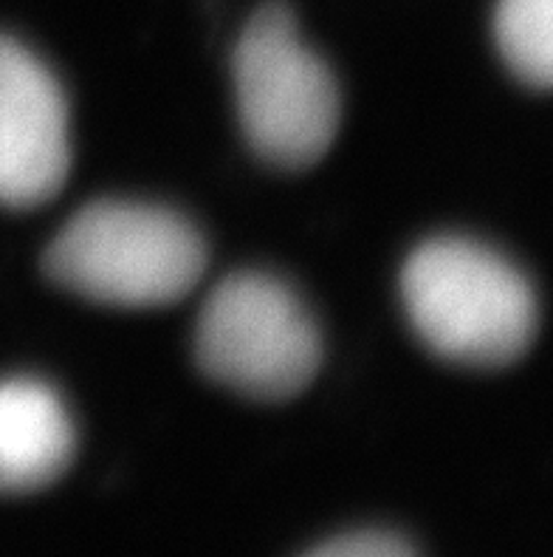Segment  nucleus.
<instances>
[{
	"label": "nucleus",
	"mask_w": 553,
	"mask_h": 557,
	"mask_svg": "<svg viewBox=\"0 0 553 557\" xmlns=\"http://www.w3.org/2000/svg\"><path fill=\"white\" fill-rule=\"evenodd\" d=\"M74 422L51 385L35 376L0 382V493H32L63 475Z\"/></svg>",
	"instance_id": "423d86ee"
},
{
	"label": "nucleus",
	"mask_w": 553,
	"mask_h": 557,
	"mask_svg": "<svg viewBox=\"0 0 553 557\" xmlns=\"http://www.w3.org/2000/svg\"><path fill=\"white\" fill-rule=\"evenodd\" d=\"M42 267L54 283L108 306L178 304L206 269V247L187 219L136 201H93L60 230Z\"/></svg>",
	"instance_id": "f03ea898"
},
{
	"label": "nucleus",
	"mask_w": 553,
	"mask_h": 557,
	"mask_svg": "<svg viewBox=\"0 0 553 557\" xmlns=\"http://www.w3.org/2000/svg\"><path fill=\"white\" fill-rule=\"evenodd\" d=\"M305 557H415L404 541L387 532H356L319 546Z\"/></svg>",
	"instance_id": "6e6552de"
},
{
	"label": "nucleus",
	"mask_w": 553,
	"mask_h": 557,
	"mask_svg": "<svg viewBox=\"0 0 553 557\" xmlns=\"http://www.w3.org/2000/svg\"><path fill=\"white\" fill-rule=\"evenodd\" d=\"M68 168V108L60 85L32 51L0 37V205H46L63 190Z\"/></svg>",
	"instance_id": "39448f33"
},
{
	"label": "nucleus",
	"mask_w": 553,
	"mask_h": 557,
	"mask_svg": "<svg viewBox=\"0 0 553 557\" xmlns=\"http://www.w3.org/2000/svg\"><path fill=\"white\" fill-rule=\"evenodd\" d=\"M235 91L246 139L268 164L311 168L337 139L334 74L300 40L282 3H268L246 23L235 51Z\"/></svg>",
	"instance_id": "7ed1b4c3"
},
{
	"label": "nucleus",
	"mask_w": 553,
	"mask_h": 557,
	"mask_svg": "<svg viewBox=\"0 0 553 557\" xmlns=\"http://www.w3.org/2000/svg\"><path fill=\"white\" fill-rule=\"evenodd\" d=\"M401 295L420 339L457 366H508L537 332V297L523 272L469 238L420 244L404 263Z\"/></svg>",
	"instance_id": "f257e3e1"
},
{
	"label": "nucleus",
	"mask_w": 553,
	"mask_h": 557,
	"mask_svg": "<svg viewBox=\"0 0 553 557\" xmlns=\"http://www.w3.org/2000/svg\"><path fill=\"white\" fill-rule=\"evenodd\" d=\"M494 37L508 69L533 88L553 77V0H498Z\"/></svg>",
	"instance_id": "0eeeda50"
},
{
	"label": "nucleus",
	"mask_w": 553,
	"mask_h": 557,
	"mask_svg": "<svg viewBox=\"0 0 553 557\" xmlns=\"http://www.w3.org/2000/svg\"><path fill=\"white\" fill-rule=\"evenodd\" d=\"M196 354L203 371L226 388L280 403L314 380L323 339L311 311L286 283L240 272L206 297Z\"/></svg>",
	"instance_id": "20e7f679"
}]
</instances>
